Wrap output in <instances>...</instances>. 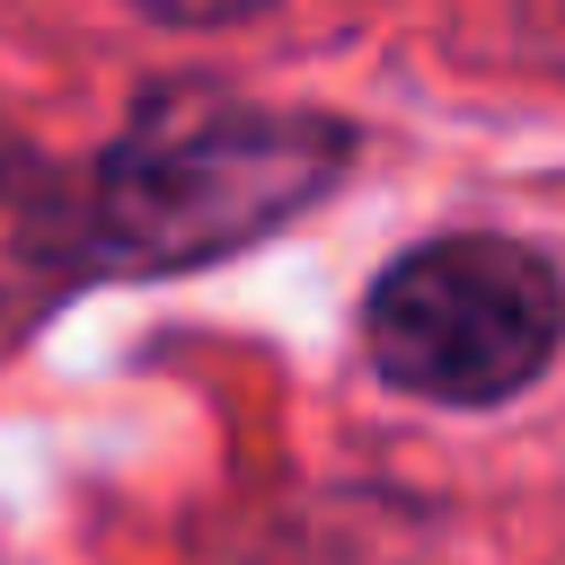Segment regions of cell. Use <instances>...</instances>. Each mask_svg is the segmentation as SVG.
<instances>
[{"mask_svg": "<svg viewBox=\"0 0 565 565\" xmlns=\"http://www.w3.org/2000/svg\"><path fill=\"white\" fill-rule=\"evenodd\" d=\"M335 168H344V124L327 115L256 106L221 88H168L124 124V141L88 185L97 256L141 274L212 265L282 230L300 203H318Z\"/></svg>", "mask_w": 565, "mask_h": 565, "instance_id": "obj_1", "label": "cell"}, {"mask_svg": "<svg viewBox=\"0 0 565 565\" xmlns=\"http://www.w3.org/2000/svg\"><path fill=\"white\" fill-rule=\"evenodd\" d=\"M556 335H565V282L521 238H424L371 291L380 371L441 406H494L530 388Z\"/></svg>", "mask_w": 565, "mask_h": 565, "instance_id": "obj_2", "label": "cell"}, {"mask_svg": "<svg viewBox=\"0 0 565 565\" xmlns=\"http://www.w3.org/2000/svg\"><path fill=\"white\" fill-rule=\"evenodd\" d=\"M97 265V212L71 194V177L0 132V318L44 309Z\"/></svg>", "mask_w": 565, "mask_h": 565, "instance_id": "obj_3", "label": "cell"}, {"mask_svg": "<svg viewBox=\"0 0 565 565\" xmlns=\"http://www.w3.org/2000/svg\"><path fill=\"white\" fill-rule=\"evenodd\" d=\"M150 18H238V9H256V0H141Z\"/></svg>", "mask_w": 565, "mask_h": 565, "instance_id": "obj_4", "label": "cell"}]
</instances>
